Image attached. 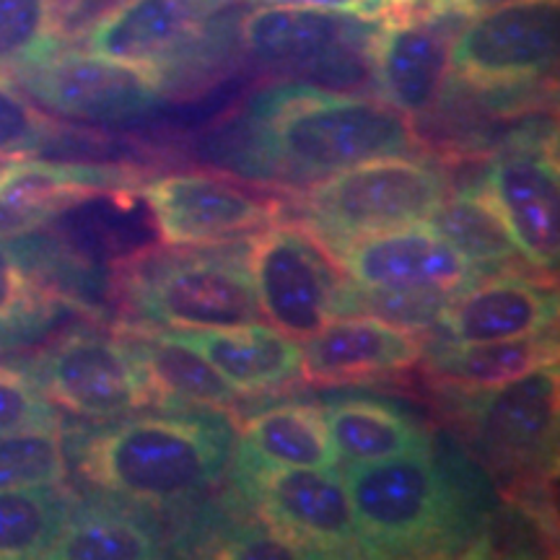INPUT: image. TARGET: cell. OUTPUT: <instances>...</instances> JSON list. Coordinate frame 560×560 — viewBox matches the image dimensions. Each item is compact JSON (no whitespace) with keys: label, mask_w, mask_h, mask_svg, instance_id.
I'll return each mask as SVG.
<instances>
[{"label":"cell","mask_w":560,"mask_h":560,"mask_svg":"<svg viewBox=\"0 0 560 560\" xmlns=\"http://www.w3.org/2000/svg\"><path fill=\"white\" fill-rule=\"evenodd\" d=\"M229 433L202 418H136L83 446L81 472L96 488L140 503H179L221 478Z\"/></svg>","instance_id":"1"},{"label":"cell","mask_w":560,"mask_h":560,"mask_svg":"<svg viewBox=\"0 0 560 560\" xmlns=\"http://www.w3.org/2000/svg\"><path fill=\"white\" fill-rule=\"evenodd\" d=\"M262 140L272 159L314 177H330L350 166L416 149L408 117L387 102L317 89L278 96L265 115Z\"/></svg>","instance_id":"2"},{"label":"cell","mask_w":560,"mask_h":560,"mask_svg":"<svg viewBox=\"0 0 560 560\" xmlns=\"http://www.w3.org/2000/svg\"><path fill=\"white\" fill-rule=\"evenodd\" d=\"M346 488L366 556H416L446 548L457 506L429 454L348 462Z\"/></svg>","instance_id":"3"},{"label":"cell","mask_w":560,"mask_h":560,"mask_svg":"<svg viewBox=\"0 0 560 560\" xmlns=\"http://www.w3.org/2000/svg\"><path fill=\"white\" fill-rule=\"evenodd\" d=\"M446 198V179L425 161L374 159L330 174L306 198L312 234L335 255L348 242L429 221Z\"/></svg>","instance_id":"4"},{"label":"cell","mask_w":560,"mask_h":560,"mask_svg":"<svg viewBox=\"0 0 560 560\" xmlns=\"http://www.w3.org/2000/svg\"><path fill=\"white\" fill-rule=\"evenodd\" d=\"M247 272L262 319L299 342L335 317L346 299L322 242L299 226L262 229L252 242Z\"/></svg>","instance_id":"5"},{"label":"cell","mask_w":560,"mask_h":560,"mask_svg":"<svg viewBox=\"0 0 560 560\" xmlns=\"http://www.w3.org/2000/svg\"><path fill=\"white\" fill-rule=\"evenodd\" d=\"M558 50V0H509L472 13L452 42V70L475 89H516L548 75Z\"/></svg>","instance_id":"6"},{"label":"cell","mask_w":560,"mask_h":560,"mask_svg":"<svg viewBox=\"0 0 560 560\" xmlns=\"http://www.w3.org/2000/svg\"><path fill=\"white\" fill-rule=\"evenodd\" d=\"M265 527L304 556L361 552L346 480L310 467H240Z\"/></svg>","instance_id":"7"},{"label":"cell","mask_w":560,"mask_h":560,"mask_svg":"<svg viewBox=\"0 0 560 560\" xmlns=\"http://www.w3.org/2000/svg\"><path fill=\"white\" fill-rule=\"evenodd\" d=\"M156 70L94 52H50L19 70V81L55 115L83 122H128L156 107Z\"/></svg>","instance_id":"8"},{"label":"cell","mask_w":560,"mask_h":560,"mask_svg":"<svg viewBox=\"0 0 560 560\" xmlns=\"http://www.w3.org/2000/svg\"><path fill=\"white\" fill-rule=\"evenodd\" d=\"M159 236L170 247H208L260 234L276 223L278 206L240 182L206 172L153 179L143 190Z\"/></svg>","instance_id":"9"},{"label":"cell","mask_w":560,"mask_h":560,"mask_svg":"<svg viewBox=\"0 0 560 560\" xmlns=\"http://www.w3.org/2000/svg\"><path fill=\"white\" fill-rule=\"evenodd\" d=\"M47 400L81 418L115 420L153 402L136 348L96 332H73L42 363Z\"/></svg>","instance_id":"10"},{"label":"cell","mask_w":560,"mask_h":560,"mask_svg":"<svg viewBox=\"0 0 560 560\" xmlns=\"http://www.w3.org/2000/svg\"><path fill=\"white\" fill-rule=\"evenodd\" d=\"M353 283L369 291L452 299L472 285V268L429 221L359 236L338 252Z\"/></svg>","instance_id":"11"},{"label":"cell","mask_w":560,"mask_h":560,"mask_svg":"<svg viewBox=\"0 0 560 560\" xmlns=\"http://www.w3.org/2000/svg\"><path fill=\"white\" fill-rule=\"evenodd\" d=\"M140 306L174 330H226L262 322L249 272L229 260H185L145 283Z\"/></svg>","instance_id":"12"},{"label":"cell","mask_w":560,"mask_h":560,"mask_svg":"<svg viewBox=\"0 0 560 560\" xmlns=\"http://www.w3.org/2000/svg\"><path fill=\"white\" fill-rule=\"evenodd\" d=\"M558 366H537L490 389L475 416V431L490 462L506 470L545 467L556 444Z\"/></svg>","instance_id":"13"},{"label":"cell","mask_w":560,"mask_h":560,"mask_svg":"<svg viewBox=\"0 0 560 560\" xmlns=\"http://www.w3.org/2000/svg\"><path fill=\"white\" fill-rule=\"evenodd\" d=\"M301 348V376L332 387L382 380L420 359L416 335L376 314H335Z\"/></svg>","instance_id":"14"},{"label":"cell","mask_w":560,"mask_h":560,"mask_svg":"<svg viewBox=\"0 0 560 560\" xmlns=\"http://www.w3.org/2000/svg\"><path fill=\"white\" fill-rule=\"evenodd\" d=\"M452 42L431 16H387L371 50L382 100L405 117L429 115L450 81Z\"/></svg>","instance_id":"15"},{"label":"cell","mask_w":560,"mask_h":560,"mask_svg":"<svg viewBox=\"0 0 560 560\" xmlns=\"http://www.w3.org/2000/svg\"><path fill=\"white\" fill-rule=\"evenodd\" d=\"M486 190L524 260L548 272L556 270L560 247L556 159L548 151H514L495 159Z\"/></svg>","instance_id":"16"},{"label":"cell","mask_w":560,"mask_h":560,"mask_svg":"<svg viewBox=\"0 0 560 560\" xmlns=\"http://www.w3.org/2000/svg\"><path fill=\"white\" fill-rule=\"evenodd\" d=\"M452 342L475 346L548 332L556 322V296L516 276L490 278L454 293L439 314Z\"/></svg>","instance_id":"17"},{"label":"cell","mask_w":560,"mask_h":560,"mask_svg":"<svg viewBox=\"0 0 560 560\" xmlns=\"http://www.w3.org/2000/svg\"><path fill=\"white\" fill-rule=\"evenodd\" d=\"M120 185L112 172L50 161H13L0 177V242H13L96 192Z\"/></svg>","instance_id":"18"},{"label":"cell","mask_w":560,"mask_h":560,"mask_svg":"<svg viewBox=\"0 0 560 560\" xmlns=\"http://www.w3.org/2000/svg\"><path fill=\"white\" fill-rule=\"evenodd\" d=\"M198 26L195 0H122L91 24L89 52L156 70Z\"/></svg>","instance_id":"19"},{"label":"cell","mask_w":560,"mask_h":560,"mask_svg":"<svg viewBox=\"0 0 560 560\" xmlns=\"http://www.w3.org/2000/svg\"><path fill=\"white\" fill-rule=\"evenodd\" d=\"M240 395L283 387L301 376L304 348L276 327L252 322L226 330H177Z\"/></svg>","instance_id":"20"},{"label":"cell","mask_w":560,"mask_h":560,"mask_svg":"<svg viewBox=\"0 0 560 560\" xmlns=\"http://www.w3.org/2000/svg\"><path fill=\"white\" fill-rule=\"evenodd\" d=\"M340 454L317 405H276L242 425L240 467L335 470Z\"/></svg>","instance_id":"21"},{"label":"cell","mask_w":560,"mask_h":560,"mask_svg":"<svg viewBox=\"0 0 560 560\" xmlns=\"http://www.w3.org/2000/svg\"><path fill=\"white\" fill-rule=\"evenodd\" d=\"M353 30L355 19L350 13L270 3L242 21V39L262 62L296 68L348 42Z\"/></svg>","instance_id":"22"},{"label":"cell","mask_w":560,"mask_h":560,"mask_svg":"<svg viewBox=\"0 0 560 560\" xmlns=\"http://www.w3.org/2000/svg\"><path fill=\"white\" fill-rule=\"evenodd\" d=\"M136 353L145 371L153 400L164 408H208L229 410L240 400V392L210 366V361L182 340L179 332L143 335L136 340Z\"/></svg>","instance_id":"23"},{"label":"cell","mask_w":560,"mask_h":560,"mask_svg":"<svg viewBox=\"0 0 560 560\" xmlns=\"http://www.w3.org/2000/svg\"><path fill=\"white\" fill-rule=\"evenodd\" d=\"M545 335L548 332L514 340L475 342V346L452 342L450 348L431 355L429 369L436 380L454 387L475 392L499 389L537 366L556 361V342Z\"/></svg>","instance_id":"24"},{"label":"cell","mask_w":560,"mask_h":560,"mask_svg":"<svg viewBox=\"0 0 560 560\" xmlns=\"http://www.w3.org/2000/svg\"><path fill=\"white\" fill-rule=\"evenodd\" d=\"M335 450L348 462H374L423 452L425 433L392 405L346 400L325 412Z\"/></svg>","instance_id":"25"},{"label":"cell","mask_w":560,"mask_h":560,"mask_svg":"<svg viewBox=\"0 0 560 560\" xmlns=\"http://www.w3.org/2000/svg\"><path fill=\"white\" fill-rule=\"evenodd\" d=\"M429 223L472 268L506 265L522 257L488 190H465L444 198L429 215Z\"/></svg>","instance_id":"26"},{"label":"cell","mask_w":560,"mask_h":560,"mask_svg":"<svg viewBox=\"0 0 560 560\" xmlns=\"http://www.w3.org/2000/svg\"><path fill=\"white\" fill-rule=\"evenodd\" d=\"M66 520L68 506L58 490H0V560L45 558Z\"/></svg>","instance_id":"27"},{"label":"cell","mask_w":560,"mask_h":560,"mask_svg":"<svg viewBox=\"0 0 560 560\" xmlns=\"http://www.w3.org/2000/svg\"><path fill=\"white\" fill-rule=\"evenodd\" d=\"M156 540L140 524L115 514L66 520L45 558L55 560H145L156 558Z\"/></svg>","instance_id":"28"},{"label":"cell","mask_w":560,"mask_h":560,"mask_svg":"<svg viewBox=\"0 0 560 560\" xmlns=\"http://www.w3.org/2000/svg\"><path fill=\"white\" fill-rule=\"evenodd\" d=\"M66 478V446L55 425L0 431V490L55 488Z\"/></svg>","instance_id":"29"},{"label":"cell","mask_w":560,"mask_h":560,"mask_svg":"<svg viewBox=\"0 0 560 560\" xmlns=\"http://www.w3.org/2000/svg\"><path fill=\"white\" fill-rule=\"evenodd\" d=\"M58 37V0H0V73H19L45 60Z\"/></svg>","instance_id":"30"},{"label":"cell","mask_w":560,"mask_h":560,"mask_svg":"<svg viewBox=\"0 0 560 560\" xmlns=\"http://www.w3.org/2000/svg\"><path fill=\"white\" fill-rule=\"evenodd\" d=\"M52 138V122L0 75V156L26 159L42 151Z\"/></svg>","instance_id":"31"},{"label":"cell","mask_w":560,"mask_h":560,"mask_svg":"<svg viewBox=\"0 0 560 560\" xmlns=\"http://www.w3.org/2000/svg\"><path fill=\"white\" fill-rule=\"evenodd\" d=\"M55 425L52 402L32 376L0 363V431Z\"/></svg>","instance_id":"32"},{"label":"cell","mask_w":560,"mask_h":560,"mask_svg":"<svg viewBox=\"0 0 560 560\" xmlns=\"http://www.w3.org/2000/svg\"><path fill=\"white\" fill-rule=\"evenodd\" d=\"M39 285L30 278L19 257L0 242V330H11L42 310Z\"/></svg>","instance_id":"33"},{"label":"cell","mask_w":560,"mask_h":560,"mask_svg":"<svg viewBox=\"0 0 560 560\" xmlns=\"http://www.w3.org/2000/svg\"><path fill=\"white\" fill-rule=\"evenodd\" d=\"M223 558H299L304 556L291 542L280 540L278 535L265 529L262 535L247 537V540H236L221 550Z\"/></svg>","instance_id":"34"},{"label":"cell","mask_w":560,"mask_h":560,"mask_svg":"<svg viewBox=\"0 0 560 560\" xmlns=\"http://www.w3.org/2000/svg\"><path fill=\"white\" fill-rule=\"evenodd\" d=\"M265 3H283V5H304V9H322L335 13H350L359 19L384 16L387 0H265Z\"/></svg>","instance_id":"35"},{"label":"cell","mask_w":560,"mask_h":560,"mask_svg":"<svg viewBox=\"0 0 560 560\" xmlns=\"http://www.w3.org/2000/svg\"><path fill=\"white\" fill-rule=\"evenodd\" d=\"M501 3H509V0H444L446 9L467 13V16H472V13H480L486 9H495V5Z\"/></svg>","instance_id":"36"},{"label":"cell","mask_w":560,"mask_h":560,"mask_svg":"<svg viewBox=\"0 0 560 560\" xmlns=\"http://www.w3.org/2000/svg\"><path fill=\"white\" fill-rule=\"evenodd\" d=\"M13 164V159H5V156H0V177H3L5 172H9V166Z\"/></svg>","instance_id":"37"}]
</instances>
